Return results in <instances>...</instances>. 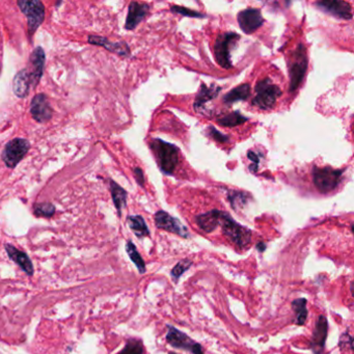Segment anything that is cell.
Here are the masks:
<instances>
[{
	"mask_svg": "<svg viewBox=\"0 0 354 354\" xmlns=\"http://www.w3.org/2000/svg\"><path fill=\"white\" fill-rule=\"evenodd\" d=\"M150 146L155 157H156L160 171L165 175L174 174L179 163L178 147L173 144L162 141L160 138L152 139Z\"/></svg>",
	"mask_w": 354,
	"mask_h": 354,
	"instance_id": "cell-1",
	"label": "cell"
},
{
	"mask_svg": "<svg viewBox=\"0 0 354 354\" xmlns=\"http://www.w3.org/2000/svg\"><path fill=\"white\" fill-rule=\"evenodd\" d=\"M219 225L223 230V234L238 248L243 249L249 245L252 241V231L248 227L236 223L231 215L224 211L221 213Z\"/></svg>",
	"mask_w": 354,
	"mask_h": 354,
	"instance_id": "cell-2",
	"label": "cell"
},
{
	"mask_svg": "<svg viewBox=\"0 0 354 354\" xmlns=\"http://www.w3.org/2000/svg\"><path fill=\"white\" fill-rule=\"evenodd\" d=\"M307 53L306 48L304 44H299L295 49L289 61V75H290V93H294L298 90L302 83L307 70Z\"/></svg>",
	"mask_w": 354,
	"mask_h": 354,
	"instance_id": "cell-3",
	"label": "cell"
},
{
	"mask_svg": "<svg viewBox=\"0 0 354 354\" xmlns=\"http://www.w3.org/2000/svg\"><path fill=\"white\" fill-rule=\"evenodd\" d=\"M256 97L253 99V105L263 110L274 108L277 99L282 96L279 86L272 82L270 78H264L256 84Z\"/></svg>",
	"mask_w": 354,
	"mask_h": 354,
	"instance_id": "cell-4",
	"label": "cell"
},
{
	"mask_svg": "<svg viewBox=\"0 0 354 354\" xmlns=\"http://www.w3.org/2000/svg\"><path fill=\"white\" fill-rule=\"evenodd\" d=\"M313 181L315 187L319 193L326 194L334 191L341 181L343 171L335 169L329 166L326 167H313Z\"/></svg>",
	"mask_w": 354,
	"mask_h": 354,
	"instance_id": "cell-5",
	"label": "cell"
},
{
	"mask_svg": "<svg viewBox=\"0 0 354 354\" xmlns=\"http://www.w3.org/2000/svg\"><path fill=\"white\" fill-rule=\"evenodd\" d=\"M240 39V35L236 32H224L220 33L214 43V56L215 61L221 68L230 70L233 68L231 62V47L235 42Z\"/></svg>",
	"mask_w": 354,
	"mask_h": 354,
	"instance_id": "cell-6",
	"label": "cell"
},
{
	"mask_svg": "<svg viewBox=\"0 0 354 354\" xmlns=\"http://www.w3.org/2000/svg\"><path fill=\"white\" fill-rule=\"evenodd\" d=\"M17 4L27 17L28 34L32 36L45 20V6L40 0H19Z\"/></svg>",
	"mask_w": 354,
	"mask_h": 354,
	"instance_id": "cell-7",
	"label": "cell"
},
{
	"mask_svg": "<svg viewBox=\"0 0 354 354\" xmlns=\"http://www.w3.org/2000/svg\"><path fill=\"white\" fill-rule=\"evenodd\" d=\"M29 149H31V143L27 139L15 138L5 145L1 154L2 161L9 168H15L24 158Z\"/></svg>",
	"mask_w": 354,
	"mask_h": 354,
	"instance_id": "cell-8",
	"label": "cell"
},
{
	"mask_svg": "<svg viewBox=\"0 0 354 354\" xmlns=\"http://www.w3.org/2000/svg\"><path fill=\"white\" fill-rule=\"evenodd\" d=\"M155 225L160 230L173 233L180 236L182 238H189L188 228L184 225L179 219L173 217L165 211H158L155 213Z\"/></svg>",
	"mask_w": 354,
	"mask_h": 354,
	"instance_id": "cell-9",
	"label": "cell"
},
{
	"mask_svg": "<svg viewBox=\"0 0 354 354\" xmlns=\"http://www.w3.org/2000/svg\"><path fill=\"white\" fill-rule=\"evenodd\" d=\"M237 21L241 31L247 34L257 32L264 24L261 11L255 7H248L241 11L237 15Z\"/></svg>",
	"mask_w": 354,
	"mask_h": 354,
	"instance_id": "cell-10",
	"label": "cell"
},
{
	"mask_svg": "<svg viewBox=\"0 0 354 354\" xmlns=\"http://www.w3.org/2000/svg\"><path fill=\"white\" fill-rule=\"evenodd\" d=\"M45 61L46 55L45 51L42 47H36L29 56V63L27 71L29 73V77H31L32 86L35 88L40 83V80L43 76L44 68H45Z\"/></svg>",
	"mask_w": 354,
	"mask_h": 354,
	"instance_id": "cell-11",
	"label": "cell"
},
{
	"mask_svg": "<svg viewBox=\"0 0 354 354\" xmlns=\"http://www.w3.org/2000/svg\"><path fill=\"white\" fill-rule=\"evenodd\" d=\"M31 113L38 123H47L53 115L48 97L45 94L35 95L31 103Z\"/></svg>",
	"mask_w": 354,
	"mask_h": 354,
	"instance_id": "cell-12",
	"label": "cell"
},
{
	"mask_svg": "<svg viewBox=\"0 0 354 354\" xmlns=\"http://www.w3.org/2000/svg\"><path fill=\"white\" fill-rule=\"evenodd\" d=\"M166 341L168 344H171L173 347L182 350H190L193 352V354L197 349L202 348V346L200 344L195 343L193 338H190L186 334L182 333V331L171 325H168Z\"/></svg>",
	"mask_w": 354,
	"mask_h": 354,
	"instance_id": "cell-13",
	"label": "cell"
},
{
	"mask_svg": "<svg viewBox=\"0 0 354 354\" xmlns=\"http://www.w3.org/2000/svg\"><path fill=\"white\" fill-rule=\"evenodd\" d=\"M328 334V322L324 316H319L311 338V349L314 354H323Z\"/></svg>",
	"mask_w": 354,
	"mask_h": 354,
	"instance_id": "cell-14",
	"label": "cell"
},
{
	"mask_svg": "<svg viewBox=\"0 0 354 354\" xmlns=\"http://www.w3.org/2000/svg\"><path fill=\"white\" fill-rule=\"evenodd\" d=\"M150 12V5L145 2L132 1L128 6V14L126 22H125V28L127 31H133L142 21L147 16Z\"/></svg>",
	"mask_w": 354,
	"mask_h": 354,
	"instance_id": "cell-15",
	"label": "cell"
},
{
	"mask_svg": "<svg viewBox=\"0 0 354 354\" xmlns=\"http://www.w3.org/2000/svg\"><path fill=\"white\" fill-rule=\"evenodd\" d=\"M87 42L90 43L91 45L105 48L107 51H109V52H113L119 56L127 57L130 55V48L126 42L123 41L113 42L104 38V36H99V35H90L87 38Z\"/></svg>",
	"mask_w": 354,
	"mask_h": 354,
	"instance_id": "cell-16",
	"label": "cell"
},
{
	"mask_svg": "<svg viewBox=\"0 0 354 354\" xmlns=\"http://www.w3.org/2000/svg\"><path fill=\"white\" fill-rule=\"evenodd\" d=\"M316 5L323 12L333 15V16L344 19V20H351L352 19V9L351 5L346 1H318L316 2Z\"/></svg>",
	"mask_w": 354,
	"mask_h": 354,
	"instance_id": "cell-17",
	"label": "cell"
},
{
	"mask_svg": "<svg viewBox=\"0 0 354 354\" xmlns=\"http://www.w3.org/2000/svg\"><path fill=\"white\" fill-rule=\"evenodd\" d=\"M221 91V87L216 84H211L208 86L207 84L202 83L200 91H198L194 103H193V108L195 112L200 113H205L206 110V104L211 102L212 100L215 99L219 92Z\"/></svg>",
	"mask_w": 354,
	"mask_h": 354,
	"instance_id": "cell-18",
	"label": "cell"
},
{
	"mask_svg": "<svg viewBox=\"0 0 354 354\" xmlns=\"http://www.w3.org/2000/svg\"><path fill=\"white\" fill-rule=\"evenodd\" d=\"M221 213H223V211L211 210L209 212L200 214V215L195 217V223L203 232L212 233L219 226Z\"/></svg>",
	"mask_w": 354,
	"mask_h": 354,
	"instance_id": "cell-19",
	"label": "cell"
},
{
	"mask_svg": "<svg viewBox=\"0 0 354 354\" xmlns=\"http://www.w3.org/2000/svg\"><path fill=\"white\" fill-rule=\"evenodd\" d=\"M32 87V81L27 69L19 71L13 80V91L18 98L24 99L28 96L29 88Z\"/></svg>",
	"mask_w": 354,
	"mask_h": 354,
	"instance_id": "cell-20",
	"label": "cell"
},
{
	"mask_svg": "<svg viewBox=\"0 0 354 354\" xmlns=\"http://www.w3.org/2000/svg\"><path fill=\"white\" fill-rule=\"evenodd\" d=\"M5 250L11 259L16 262L22 268V270H24L28 275L33 274L32 263L31 259H29V257L25 253L21 252V250L17 249L12 244H5Z\"/></svg>",
	"mask_w": 354,
	"mask_h": 354,
	"instance_id": "cell-21",
	"label": "cell"
},
{
	"mask_svg": "<svg viewBox=\"0 0 354 354\" xmlns=\"http://www.w3.org/2000/svg\"><path fill=\"white\" fill-rule=\"evenodd\" d=\"M109 182H110V184H109L110 193H112L113 204L115 206L117 213H119V215L121 216L122 210L126 207V205H127L128 193L126 190H125L122 186H120L119 184L115 183L113 180H110Z\"/></svg>",
	"mask_w": 354,
	"mask_h": 354,
	"instance_id": "cell-22",
	"label": "cell"
},
{
	"mask_svg": "<svg viewBox=\"0 0 354 354\" xmlns=\"http://www.w3.org/2000/svg\"><path fill=\"white\" fill-rule=\"evenodd\" d=\"M250 97V85L248 83H243L237 87L233 88L232 91L225 94L223 98L225 104H233L236 102L246 101Z\"/></svg>",
	"mask_w": 354,
	"mask_h": 354,
	"instance_id": "cell-23",
	"label": "cell"
},
{
	"mask_svg": "<svg viewBox=\"0 0 354 354\" xmlns=\"http://www.w3.org/2000/svg\"><path fill=\"white\" fill-rule=\"evenodd\" d=\"M129 227L131 228L136 237L144 238L150 235L149 227H147L145 221L141 215H130L127 217Z\"/></svg>",
	"mask_w": 354,
	"mask_h": 354,
	"instance_id": "cell-24",
	"label": "cell"
},
{
	"mask_svg": "<svg viewBox=\"0 0 354 354\" xmlns=\"http://www.w3.org/2000/svg\"><path fill=\"white\" fill-rule=\"evenodd\" d=\"M306 302L307 300L306 298H297L292 302V308L295 314V323L299 326L305 325L307 319Z\"/></svg>",
	"mask_w": 354,
	"mask_h": 354,
	"instance_id": "cell-25",
	"label": "cell"
},
{
	"mask_svg": "<svg viewBox=\"0 0 354 354\" xmlns=\"http://www.w3.org/2000/svg\"><path fill=\"white\" fill-rule=\"evenodd\" d=\"M247 121H248L247 117L242 115L239 112H234V113H228L225 116H221V117H219V119H217V123L220 125V126L230 127V128L239 126V125L244 124Z\"/></svg>",
	"mask_w": 354,
	"mask_h": 354,
	"instance_id": "cell-26",
	"label": "cell"
},
{
	"mask_svg": "<svg viewBox=\"0 0 354 354\" xmlns=\"http://www.w3.org/2000/svg\"><path fill=\"white\" fill-rule=\"evenodd\" d=\"M126 250H127L129 257L132 260V262L134 263V265L136 266V268L138 269V271L141 272V274H145V261L142 257L141 254H139L138 250L136 249V246L134 245V243L132 241H128L127 244H126Z\"/></svg>",
	"mask_w": 354,
	"mask_h": 354,
	"instance_id": "cell-27",
	"label": "cell"
},
{
	"mask_svg": "<svg viewBox=\"0 0 354 354\" xmlns=\"http://www.w3.org/2000/svg\"><path fill=\"white\" fill-rule=\"evenodd\" d=\"M247 195L248 194L243 193V191H237V190H230L227 193L228 202H230L232 208L235 210L246 205Z\"/></svg>",
	"mask_w": 354,
	"mask_h": 354,
	"instance_id": "cell-28",
	"label": "cell"
},
{
	"mask_svg": "<svg viewBox=\"0 0 354 354\" xmlns=\"http://www.w3.org/2000/svg\"><path fill=\"white\" fill-rule=\"evenodd\" d=\"M33 213L36 216L51 217L54 215L55 207L51 203H41L33 206Z\"/></svg>",
	"mask_w": 354,
	"mask_h": 354,
	"instance_id": "cell-29",
	"label": "cell"
},
{
	"mask_svg": "<svg viewBox=\"0 0 354 354\" xmlns=\"http://www.w3.org/2000/svg\"><path fill=\"white\" fill-rule=\"evenodd\" d=\"M191 265H193V261L188 259H184L177 263L171 271V275L175 279V282H178V279L191 267Z\"/></svg>",
	"mask_w": 354,
	"mask_h": 354,
	"instance_id": "cell-30",
	"label": "cell"
},
{
	"mask_svg": "<svg viewBox=\"0 0 354 354\" xmlns=\"http://www.w3.org/2000/svg\"><path fill=\"white\" fill-rule=\"evenodd\" d=\"M144 346L141 340L136 338H131L125 346V348L117 354H143Z\"/></svg>",
	"mask_w": 354,
	"mask_h": 354,
	"instance_id": "cell-31",
	"label": "cell"
},
{
	"mask_svg": "<svg viewBox=\"0 0 354 354\" xmlns=\"http://www.w3.org/2000/svg\"><path fill=\"white\" fill-rule=\"evenodd\" d=\"M171 11L175 14H180L183 15L185 17H190V18H206V15L198 13L195 11H193L190 9H187V7L184 6H179V5H172L171 6Z\"/></svg>",
	"mask_w": 354,
	"mask_h": 354,
	"instance_id": "cell-32",
	"label": "cell"
},
{
	"mask_svg": "<svg viewBox=\"0 0 354 354\" xmlns=\"http://www.w3.org/2000/svg\"><path fill=\"white\" fill-rule=\"evenodd\" d=\"M208 135L213 138L214 141L217 142V143H227L228 139H230V137H228L227 135H225L221 133V132H219L216 128H214L213 126H210L208 128Z\"/></svg>",
	"mask_w": 354,
	"mask_h": 354,
	"instance_id": "cell-33",
	"label": "cell"
},
{
	"mask_svg": "<svg viewBox=\"0 0 354 354\" xmlns=\"http://www.w3.org/2000/svg\"><path fill=\"white\" fill-rule=\"evenodd\" d=\"M247 156H248L249 160L253 162V163L249 166V171L252 173H257V169H259V163H260L259 156H257V154H256L255 152H252V151H249L247 153Z\"/></svg>",
	"mask_w": 354,
	"mask_h": 354,
	"instance_id": "cell-34",
	"label": "cell"
},
{
	"mask_svg": "<svg viewBox=\"0 0 354 354\" xmlns=\"http://www.w3.org/2000/svg\"><path fill=\"white\" fill-rule=\"evenodd\" d=\"M133 172H134V178H135L137 184L141 187H144L145 186V176H144L142 168L135 167Z\"/></svg>",
	"mask_w": 354,
	"mask_h": 354,
	"instance_id": "cell-35",
	"label": "cell"
},
{
	"mask_svg": "<svg viewBox=\"0 0 354 354\" xmlns=\"http://www.w3.org/2000/svg\"><path fill=\"white\" fill-rule=\"evenodd\" d=\"M256 247H257V250H259L260 253H263L264 250L266 249V244H265V243H263V242H259V243H257V244L256 245Z\"/></svg>",
	"mask_w": 354,
	"mask_h": 354,
	"instance_id": "cell-36",
	"label": "cell"
},
{
	"mask_svg": "<svg viewBox=\"0 0 354 354\" xmlns=\"http://www.w3.org/2000/svg\"><path fill=\"white\" fill-rule=\"evenodd\" d=\"M168 354H178V353H176V352H169Z\"/></svg>",
	"mask_w": 354,
	"mask_h": 354,
	"instance_id": "cell-37",
	"label": "cell"
}]
</instances>
